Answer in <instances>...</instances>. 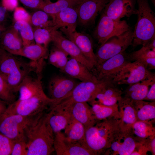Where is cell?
Returning <instances> with one entry per match:
<instances>
[{
	"mask_svg": "<svg viewBox=\"0 0 155 155\" xmlns=\"http://www.w3.org/2000/svg\"><path fill=\"white\" fill-rule=\"evenodd\" d=\"M139 142L144 144L152 155H155V136L141 140Z\"/></svg>",
	"mask_w": 155,
	"mask_h": 155,
	"instance_id": "cell-44",
	"label": "cell"
},
{
	"mask_svg": "<svg viewBox=\"0 0 155 155\" xmlns=\"http://www.w3.org/2000/svg\"><path fill=\"white\" fill-rule=\"evenodd\" d=\"M129 61L125 51L109 58L95 68L98 80H112L113 77Z\"/></svg>",
	"mask_w": 155,
	"mask_h": 155,
	"instance_id": "cell-15",
	"label": "cell"
},
{
	"mask_svg": "<svg viewBox=\"0 0 155 155\" xmlns=\"http://www.w3.org/2000/svg\"><path fill=\"white\" fill-rule=\"evenodd\" d=\"M7 10L2 3H0V24L9 27L7 23L8 18Z\"/></svg>",
	"mask_w": 155,
	"mask_h": 155,
	"instance_id": "cell-46",
	"label": "cell"
},
{
	"mask_svg": "<svg viewBox=\"0 0 155 155\" xmlns=\"http://www.w3.org/2000/svg\"><path fill=\"white\" fill-rule=\"evenodd\" d=\"M64 130V134L67 138L89 149L86 142L84 126L72 115Z\"/></svg>",
	"mask_w": 155,
	"mask_h": 155,
	"instance_id": "cell-30",
	"label": "cell"
},
{
	"mask_svg": "<svg viewBox=\"0 0 155 155\" xmlns=\"http://www.w3.org/2000/svg\"><path fill=\"white\" fill-rule=\"evenodd\" d=\"M48 53L47 47L37 44H34L24 47L22 56L28 58L34 62L37 67L36 73L42 71L44 59Z\"/></svg>",
	"mask_w": 155,
	"mask_h": 155,
	"instance_id": "cell-29",
	"label": "cell"
},
{
	"mask_svg": "<svg viewBox=\"0 0 155 155\" xmlns=\"http://www.w3.org/2000/svg\"><path fill=\"white\" fill-rule=\"evenodd\" d=\"M84 0H49L44 1V4L41 10L51 16H54L64 9L75 6Z\"/></svg>",
	"mask_w": 155,
	"mask_h": 155,
	"instance_id": "cell-34",
	"label": "cell"
},
{
	"mask_svg": "<svg viewBox=\"0 0 155 155\" xmlns=\"http://www.w3.org/2000/svg\"><path fill=\"white\" fill-rule=\"evenodd\" d=\"M61 71L70 77L78 79L81 82H95L98 80L96 76L86 66L72 57L68 60Z\"/></svg>",
	"mask_w": 155,
	"mask_h": 155,
	"instance_id": "cell-25",
	"label": "cell"
},
{
	"mask_svg": "<svg viewBox=\"0 0 155 155\" xmlns=\"http://www.w3.org/2000/svg\"><path fill=\"white\" fill-rule=\"evenodd\" d=\"M43 113L28 117L4 112L0 116V133L13 141L26 140L25 133L27 129Z\"/></svg>",
	"mask_w": 155,
	"mask_h": 155,
	"instance_id": "cell-5",
	"label": "cell"
},
{
	"mask_svg": "<svg viewBox=\"0 0 155 155\" xmlns=\"http://www.w3.org/2000/svg\"><path fill=\"white\" fill-rule=\"evenodd\" d=\"M136 0H109L103 9L104 14L117 20L136 15Z\"/></svg>",
	"mask_w": 155,
	"mask_h": 155,
	"instance_id": "cell-18",
	"label": "cell"
},
{
	"mask_svg": "<svg viewBox=\"0 0 155 155\" xmlns=\"http://www.w3.org/2000/svg\"><path fill=\"white\" fill-rule=\"evenodd\" d=\"M47 113L49 124L54 133L64 129L71 117V109L53 106Z\"/></svg>",
	"mask_w": 155,
	"mask_h": 155,
	"instance_id": "cell-27",
	"label": "cell"
},
{
	"mask_svg": "<svg viewBox=\"0 0 155 155\" xmlns=\"http://www.w3.org/2000/svg\"><path fill=\"white\" fill-rule=\"evenodd\" d=\"M8 104L5 102L0 99V116L1 115L6 109Z\"/></svg>",
	"mask_w": 155,
	"mask_h": 155,
	"instance_id": "cell-49",
	"label": "cell"
},
{
	"mask_svg": "<svg viewBox=\"0 0 155 155\" xmlns=\"http://www.w3.org/2000/svg\"><path fill=\"white\" fill-rule=\"evenodd\" d=\"M15 21H24L30 24L31 16L24 9L20 7H16L13 13Z\"/></svg>",
	"mask_w": 155,
	"mask_h": 155,
	"instance_id": "cell-42",
	"label": "cell"
},
{
	"mask_svg": "<svg viewBox=\"0 0 155 155\" xmlns=\"http://www.w3.org/2000/svg\"><path fill=\"white\" fill-rule=\"evenodd\" d=\"M14 141L11 155H27L28 149L26 140Z\"/></svg>",
	"mask_w": 155,
	"mask_h": 155,
	"instance_id": "cell-41",
	"label": "cell"
},
{
	"mask_svg": "<svg viewBox=\"0 0 155 155\" xmlns=\"http://www.w3.org/2000/svg\"><path fill=\"white\" fill-rule=\"evenodd\" d=\"M54 147L57 155H95L90 149L70 140L61 131L55 133Z\"/></svg>",
	"mask_w": 155,
	"mask_h": 155,
	"instance_id": "cell-13",
	"label": "cell"
},
{
	"mask_svg": "<svg viewBox=\"0 0 155 155\" xmlns=\"http://www.w3.org/2000/svg\"><path fill=\"white\" fill-rule=\"evenodd\" d=\"M130 131L138 142L141 140L155 136L154 123L149 122L136 121L132 126Z\"/></svg>",
	"mask_w": 155,
	"mask_h": 155,
	"instance_id": "cell-33",
	"label": "cell"
},
{
	"mask_svg": "<svg viewBox=\"0 0 155 155\" xmlns=\"http://www.w3.org/2000/svg\"><path fill=\"white\" fill-rule=\"evenodd\" d=\"M154 82V73L144 80L129 85L125 91L124 96L133 100H143L151 85Z\"/></svg>",
	"mask_w": 155,
	"mask_h": 155,
	"instance_id": "cell-28",
	"label": "cell"
},
{
	"mask_svg": "<svg viewBox=\"0 0 155 155\" xmlns=\"http://www.w3.org/2000/svg\"><path fill=\"white\" fill-rule=\"evenodd\" d=\"M78 83L72 78L65 76L56 75L52 77L48 85L49 96L55 101L51 106L69 96Z\"/></svg>",
	"mask_w": 155,
	"mask_h": 155,
	"instance_id": "cell-11",
	"label": "cell"
},
{
	"mask_svg": "<svg viewBox=\"0 0 155 155\" xmlns=\"http://www.w3.org/2000/svg\"><path fill=\"white\" fill-rule=\"evenodd\" d=\"M148 150L143 143L139 142L131 155H146Z\"/></svg>",
	"mask_w": 155,
	"mask_h": 155,
	"instance_id": "cell-45",
	"label": "cell"
},
{
	"mask_svg": "<svg viewBox=\"0 0 155 155\" xmlns=\"http://www.w3.org/2000/svg\"><path fill=\"white\" fill-rule=\"evenodd\" d=\"M131 29L126 21L114 20L103 13L94 31V36L100 45L111 37Z\"/></svg>",
	"mask_w": 155,
	"mask_h": 155,
	"instance_id": "cell-9",
	"label": "cell"
},
{
	"mask_svg": "<svg viewBox=\"0 0 155 155\" xmlns=\"http://www.w3.org/2000/svg\"><path fill=\"white\" fill-rule=\"evenodd\" d=\"M6 26L0 24V36L2 33L8 28Z\"/></svg>",
	"mask_w": 155,
	"mask_h": 155,
	"instance_id": "cell-51",
	"label": "cell"
},
{
	"mask_svg": "<svg viewBox=\"0 0 155 155\" xmlns=\"http://www.w3.org/2000/svg\"><path fill=\"white\" fill-rule=\"evenodd\" d=\"M71 109L72 116L83 125L86 130L99 121L96 118L91 107L87 102L75 103L72 105Z\"/></svg>",
	"mask_w": 155,
	"mask_h": 155,
	"instance_id": "cell-26",
	"label": "cell"
},
{
	"mask_svg": "<svg viewBox=\"0 0 155 155\" xmlns=\"http://www.w3.org/2000/svg\"><path fill=\"white\" fill-rule=\"evenodd\" d=\"M55 133L47 114H42L27 129V155H49L54 152Z\"/></svg>",
	"mask_w": 155,
	"mask_h": 155,
	"instance_id": "cell-1",
	"label": "cell"
},
{
	"mask_svg": "<svg viewBox=\"0 0 155 155\" xmlns=\"http://www.w3.org/2000/svg\"><path fill=\"white\" fill-rule=\"evenodd\" d=\"M117 104L121 117V131H130L133 124L137 121L133 100L124 96L118 101Z\"/></svg>",
	"mask_w": 155,
	"mask_h": 155,
	"instance_id": "cell-24",
	"label": "cell"
},
{
	"mask_svg": "<svg viewBox=\"0 0 155 155\" xmlns=\"http://www.w3.org/2000/svg\"><path fill=\"white\" fill-rule=\"evenodd\" d=\"M151 1L155 6V0H151Z\"/></svg>",
	"mask_w": 155,
	"mask_h": 155,
	"instance_id": "cell-52",
	"label": "cell"
},
{
	"mask_svg": "<svg viewBox=\"0 0 155 155\" xmlns=\"http://www.w3.org/2000/svg\"><path fill=\"white\" fill-rule=\"evenodd\" d=\"M120 119L111 118L100 121L86 130L88 148L95 155L104 154L121 131Z\"/></svg>",
	"mask_w": 155,
	"mask_h": 155,
	"instance_id": "cell-2",
	"label": "cell"
},
{
	"mask_svg": "<svg viewBox=\"0 0 155 155\" xmlns=\"http://www.w3.org/2000/svg\"><path fill=\"white\" fill-rule=\"evenodd\" d=\"M2 3L7 10H12L17 7V0H2Z\"/></svg>",
	"mask_w": 155,
	"mask_h": 155,
	"instance_id": "cell-48",
	"label": "cell"
},
{
	"mask_svg": "<svg viewBox=\"0 0 155 155\" xmlns=\"http://www.w3.org/2000/svg\"><path fill=\"white\" fill-rule=\"evenodd\" d=\"M34 39L36 43L47 47L49 43L52 41L50 30L47 28L38 27L33 30Z\"/></svg>",
	"mask_w": 155,
	"mask_h": 155,
	"instance_id": "cell-38",
	"label": "cell"
},
{
	"mask_svg": "<svg viewBox=\"0 0 155 155\" xmlns=\"http://www.w3.org/2000/svg\"><path fill=\"white\" fill-rule=\"evenodd\" d=\"M115 85L111 80L108 81L89 103H97L108 106L117 104L122 97V92Z\"/></svg>",
	"mask_w": 155,
	"mask_h": 155,
	"instance_id": "cell-21",
	"label": "cell"
},
{
	"mask_svg": "<svg viewBox=\"0 0 155 155\" xmlns=\"http://www.w3.org/2000/svg\"><path fill=\"white\" fill-rule=\"evenodd\" d=\"M24 6L28 7L41 10L44 2L43 0H19Z\"/></svg>",
	"mask_w": 155,
	"mask_h": 155,
	"instance_id": "cell-43",
	"label": "cell"
},
{
	"mask_svg": "<svg viewBox=\"0 0 155 155\" xmlns=\"http://www.w3.org/2000/svg\"><path fill=\"white\" fill-rule=\"evenodd\" d=\"M14 142L0 133V155H11Z\"/></svg>",
	"mask_w": 155,
	"mask_h": 155,
	"instance_id": "cell-40",
	"label": "cell"
},
{
	"mask_svg": "<svg viewBox=\"0 0 155 155\" xmlns=\"http://www.w3.org/2000/svg\"><path fill=\"white\" fill-rule=\"evenodd\" d=\"M14 93L5 77L0 73V99L9 105L16 100Z\"/></svg>",
	"mask_w": 155,
	"mask_h": 155,
	"instance_id": "cell-37",
	"label": "cell"
},
{
	"mask_svg": "<svg viewBox=\"0 0 155 155\" xmlns=\"http://www.w3.org/2000/svg\"><path fill=\"white\" fill-rule=\"evenodd\" d=\"M137 121L150 122L155 121V101L144 100H133Z\"/></svg>",
	"mask_w": 155,
	"mask_h": 155,
	"instance_id": "cell-31",
	"label": "cell"
},
{
	"mask_svg": "<svg viewBox=\"0 0 155 155\" xmlns=\"http://www.w3.org/2000/svg\"><path fill=\"white\" fill-rule=\"evenodd\" d=\"M0 47L10 54L22 56V40L18 31L13 26L8 27L0 36Z\"/></svg>",
	"mask_w": 155,
	"mask_h": 155,
	"instance_id": "cell-20",
	"label": "cell"
},
{
	"mask_svg": "<svg viewBox=\"0 0 155 155\" xmlns=\"http://www.w3.org/2000/svg\"><path fill=\"white\" fill-rule=\"evenodd\" d=\"M54 102L44 93L24 100L17 99L8 105L4 112L25 116H36L44 113Z\"/></svg>",
	"mask_w": 155,
	"mask_h": 155,
	"instance_id": "cell-6",
	"label": "cell"
},
{
	"mask_svg": "<svg viewBox=\"0 0 155 155\" xmlns=\"http://www.w3.org/2000/svg\"><path fill=\"white\" fill-rule=\"evenodd\" d=\"M137 20L133 31L132 45H146L155 38V14L148 0H137Z\"/></svg>",
	"mask_w": 155,
	"mask_h": 155,
	"instance_id": "cell-3",
	"label": "cell"
},
{
	"mask_svg": "<svg viewBox=\"0 0 155 155\" xmlns=\"http://www.w3.org/2000/svg\"><path fill=\"white\" fill-rule=\"evenodd\" d=\"M130 61H137L149 70L155 69V38L139 50L127 54Z\"/></svg>",
	"mask_w": 155,
	"mask_h": 155,
	"instance_id": "cell-22",
	"label": "cell"
},
{
	"mask_svg": "<svg viewBox=\"0 0 155 155\" xmlns=\"http://www.w3.org/2000/svg\"><path fill=\"white\" fill-rule=\"evenodd\" d=\"M108 81L98 80L78 83L69 96L54 105L61 108L71 109L75 103L90 102Z\"/></svg>",
	"mask_w": 155,
	"mask_h": 155,
	"instance_id": "cell-7",
	"label": "cell"
},
{
	"mask_svg": "<svg viewBox=\"0 0 155 155\" xmlns=\"http://www.w3.org/2000/svg\"><path fill=\"white\" fill-rule=\"evenodd\" d=\"M61 31L73 42L82 54L94 66V68L98 65L95 54L94 53L92 41L89 37L76 30L70 31L65 27L60 28Z\"/></svg>",
	"mask_w": 155,
	"mask_h": 155,
	"instance_id": "cell-17",
	"label": "cell"
},
{
	"mask_svg": "<svg viewBox=\"0 0 155 155\" xmlns=\"http://www.w3.org/2000/svg\"><path fill=\"white\" fill-rule=\"evenodd\" d=\"M90 104L96 118L99 121L111 118L121 119L117 103L110 106L95 102Z\"/></svg>",
	"mask_w": 155,
	"mask_h": 155,
	"instance_id": "cell-32",
	"label": "cell"
},
{
	"mask_svg": "<svg viewBox=\"0 0 155 155\" xmlns=\"http://www.w3.org/2000/svg\"><path fill=\"white\" fill-rule=\"evenodd\" d=\"M139 142L130 131H120L104 154L106 155H131Z\"/></svg>",
	"mask_w": 155,
	"mask_h": 155,
	"instance_id": "cell-16",
	"label": "cell"
},
{
	"mask_svg": "<svg viewBox=\"0 0 155 155\" xmlns=\"http://www.w3.org/2000/svg\"><path fill=\"white\" fill-rule=\"evenodd\" d=\"M143 100L150 102L155 101V82L151 85L146 96Z\"/></svg>",
	"mask_w": 155,
	"mask_h": 155,
	"instance_id": "cell-47",
	"label": "cell"
},
{
	"mask_svg": "<svg viewBox=\"0 0 155 155\" xmlns=\"http://www.w3.org/2000/svg\"><path fill=\"white\" fill-rule=\"evenodd\" d=\"M40 73L36 77L26 75L20 85L18 92L19 96L18 100H22L44 93L42 86Z\"/></svg>",
	"mask_w": 155,
	"mask_h": 155,
	"instance_id": "cell-23",
	"label": "cell"
},
{
	"mask_svg": "<svg viewBox=\"0 0 155 155\" xmlns=\"http://www.w3.org/2000/svg\"><path fill=\"white\" fill-rule=\"evenodd\" d=\"M154 74L137 61H129L113 77L112 81L115 84L129 85L144 80Z\"/></svg>",
	"mask_w": 155,
	"mask_h": 155,
	"instance_id": "cell-10",
	"label": "cell"
},
{
	"mask_svg": "<svg viewBox=\"0 0 155 155\" xmlns=\"http://www.w3.org/2000/svg\"><path fill=\"white\" fill-rule=\"evenodd\" d=\"M13 27L20 34L23 47L34 44L33 30L29 23L24 21H16Z\"/></svg>",
	"mask_w": 155,
	"mask_h": 155,
	"instance_id": "cell-35",
	"label": "cell"
},
{
	"mask_svg": "<svg viewBox=\"0 0 155 155\" xmlns=\"http://www.w3.org/2000/svg\"><path fill=\"white\" fill-rule=\"evenodd\" d=\"M76 6L65 8L51 16L52 20L49 21L48 26L55 30L65 27L70 31L76 30L78 18Z\"/></svg>",
	"mask_w": 155,
	"mask_h": 155,
	"instance_id": "cell-19",
	"label": "cell"
},
{
	"mask_svg": "<svg viewBox=\"0 0 155 155\" xmlns=\"http://www.w3.org/2000/svg\"><path fill=\"white\" fill-rule=\"evenodd\" d=\"M41 10L35 12L31 16L30 23L35 28L42 27L46 26L49 21V15Z\"/></svg>",
	"mask_w": 155,
	"mask_h": 155,
	"instance_id": "cell-39",
	"label": "cell"
},
{
	"mask_svg": "<svg viewBox=\"0 0 155 155\" xmlns=\"http://www.w3.org/2000/svg\"><path fill=\"white\" fill-rule=\"evenodd\" d=\"M68 55L62 49L55 46L49 55V62L51 64L62 71L68 61Z\"/></svg>",
	"mask_w": 155,
	"mask_h": 155,
	"instance_id": "cell-36",
	"label": "cell"
},
{
	"mask_svg": "<svg viewBox=\"0 0 155 155\" xmlns=\"http://www.w3.org/2000/svg\"><path fill=\"white\" fill-rule=\"evenodd\" d=\"M133 38V31L131 29L120 35L111 37L100 45L95 54L98 65L125 51L132 45Z\"/></svg>",
	"mask_w": 155,
	"mask_h": 155,
	"instance_id": "cell-8",
	"label": "cell"
},
{
	"mask_svg": "<svg viewBox=\"0 0 155 155\" xmlns=\"http://www.w3.org/2000/svg\"><path fill=\"white\" fill-rule=\"evenodd\" d=\"M50 31L52 41L55 46L64 51L71 57L73 58L86 66L90 71L94 68V66L82 54L80 49L72 41L64 37L57 30L47 27Z\"/></svg>",
	"mask_w": 155,
	"mask_h": 155,
	"instance_id": "cell-12",
	"label": "cell"
},
{
	"mask_svg": "<svg viewBox=\"0 0 155 155\" xmlns=\"http://www.w3.org/2000/svg\"><path fill=\"white\" fill-rule=\"evenodd\" d=\"M109 0H84L76 6L78 19L82 26L91 24Z\"/></svg>",
	"mask_w": 155,
	"mask_h": 155,
	"instance_id": "cell-14",
	"label": "cell"
},
{
	"mask_svg": "<svg viewBox=\"0 0 155 155\" xmlns=\"http://www.w3.org/2000/svg\"><path fill=\"white\" fill-rule=\"evenodd\" d=\"M36 70L34 62H24L7 52L0 63V73L5 77L14 93L18 92V87L24 78L32 71L36 72Z\"/></svg>",
	"mask_w": 155,
	"mask_h": 155,
	"instance_id": "cell-4",
	"label": "cell"
},
{
	"mask_svg": "<svg viewBox=\"0 0 155 155\" xmlns=\"http://www.w3.org/2000/svg\"><path fill=\"white\" fill-rule=\"evenodd\" d=\"M7 52L0 47V63Z\"/></svg>",
	"mask_w": 155,
	"mask_h": 155,
	"instance_id": "cell-50",
	"label": "cell"
}]
</instances>
